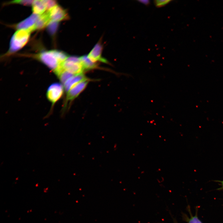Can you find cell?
<instances>
[{
    "label": "cell",
    "mask_w": 223,
    "mask_h": 223,
    "mask_svg": "<svg viewBox=\"0 0 223 223\" xmlns=\"http://www.w3.org/2000/svg\"><path fill=\"white\" fill-rule=\"evenodd\" d=\"M68 57L64 52L52 50L42 52L37 55L36 57L55 74Z\"/></svg>",
    "instance_id": "1"
},
{
    "label": "cell",
    "mask_w": 223,
    "mask_h": 223,
    "mask_svg": "<svg viewBox=\"0 0 223 223\" xmlns=\"http://www.w3.org/2000/svg\"><path fill=\"white\" fill-rule=\"evenodd\" d=\"M30 32L24 29L18 30L15 32L11 39L8 53H13L23 47L27 43Z\"/></svg>",
    "instance_id": "2"
},
{
    "label": "cell",
    "mask_w": 223,
    "mask_h": 223,
    "mask_svg": "<svg viewBox=\"0 0 223 223\" xmlns=\"http://www.w3.org/2000/svg\"><path fill=\"white\" fill-rule=\"evenodd\" d=\"M61 68L75 75L82 73L84 70L80 57L75 56H68L62 64Z\"/></svg>",
    "instance_id": "3"
},
{
    "label": "cell",
    "mask_w": 223,
    "mask_h": 223,
    "mask_svg": "<svg viewBox=\"0 0 223 223\" xmlns=\"http://www.w3.org/2000/svg\"><path fill=\"white\" fill-rule=\"evenodd\" d=\"M64 89L62 84L58 82L53 83L48 87L46 93V97L53 106L61 98Z\"/></svg>",
    "instance_id": "4"
},
{
    "label": "cell",
    "mask_w": 223,
    "mask_h": 223,
    "mask_svg": "<svg viewBox=\"0 0 223 223\" xmlns=\"http://www.w3.org/2000/svg\"><path fill=\"white\" fill-rule=\"evenodd\" d=\"M39 15L33 13L29 16L17 24L15 26L18 30L24 29L30 32L34 30L35 24L38 19Z\"/></svg>",
    "instance_id": "5"
},
{
    "label": "cell",
    "mask_w": 223,
    "mask_h": 223,
    "mask_svg": "<svg viewBox=\"0 0 223 223\" xmlns=\"http://www.w3.org/2000/svg\"><path fill=\"white\" fill-rule=\"evenodd\" d=\"M48 11L49 12L50 21L59 22L62 20H66L68 17L66 11L57 5Z\"/></svg>",
    "instance_id": "6"
},
{
    "label": "cell",
    "mask_w": 223,
    "mask_h": 223,
    "mask_svg": "<svg viewBox=\"0 0 223 223\" xmlns=\"http://www.w3.org/2000/svg\"><path fill=\"white\" fill-rule=\"evenodd\" d=\"M89 80L82 81L72 88L67 92L66 102L70 101L77 98L86 87Z\"/></svg>",
    "instance_id": "7"
},
{
    "label": "cell",
    "mask_w": 223,
    "mask_h": 223,
    "mask_svg": "<svg viewBox=\"0 0 223 223\" xmlns=\"http://www.w3.org/2000/svg\"><path fill=\"white\" fill-rule=\"evenodd\" d=\"M103 48L101 42L99 41L95 45L88 55V58L94 62L99 61L107 63V60L102 56Z\"/></svg>",
    "instance_id": "8"
},
{
    "label": "cell",
    "mask_w": 223,
    "mask_h": 223,
    "mask_svg": "<svg viewBox=\"0 0 223 223\" xmlns=\"http://www.w3.org/2000/svg\"><path fill=\"white\" fill-rule=\"evenodd\" d=\"M88 79L82 73L76 75L68 79L63 85L64 89L68 92L72 88L80 82Z\"/></svg>",
    "instance_id": "9"
},
{
    "label": "cell",
    "mask_w": 223,
    "mask_h": 223,
    "mask_svg": "<svg viewBox=\"0 0 223 223\" xmlns=\"http://www.w3.org/2000/svg\"><path fill=\"white\" fill-rule=\"evenodd\" d=\"M50 21L48 11L40 15L37 19L34 27V30L41 29L47 26Z\"/></svg>",
    "instance_id": "10"
},
{
    "label": "cell",
    "mask_w": 223,
    "mask_h": 223,
    "mask_svg": "<svg viewBox=\"0 0 223 223\" xmlns=\"http://www.w3.org/2000/svg\"><path fill=\"white\" fill-rule=\"evenodd\" d=\"M32 6L33 13L41 15L47 10L45 0H34Z\"/></svg>",
    "instance_id": "11"
},
{
    "label": "cell",
    "mask_w": 223,
    "mask_h": 223,
    "mask_svg": "<svg viewBox=\"0 0 223 223\" xmlns=\"http://www.w3.org/2000/svg\"><path fill=\"white\" fill-rule=\"evenodd\" d=\"M81 62L84 70H90L97 68V64L91 60L88 55H84L80 57Z\"/></svg>",
    "instance_id": "12"
},
{
    "label": "cell",
    "mask_w": 223,
    "mask_h": 223,
    "mask_svg": "<svg viewBox=\"0 0 223 223\" xmlns=\"http://www.w3.org/2000/svg\"><path fill=\"white\" fill-rule=\"evenodd\" d=\"M190 208L188 207L187 208L190 214V217H188L186 214L183 213L182 216L183 220L187 223H202L198 218L197 216V212H196V214L194 216H193L191 215Z\"/></svg>",
    "instance_id": "13"
},
{
    "label": "cell",
    "mask_w": 223,
    "mask_h": 223,
    "mask_svg": "<svg viewBox=\"0 0 223 223\" xmlns=\"http://www.w3.org/2000/svg\"><path fill=\"white\" fill-rule=\"evenodd\" d=\"M59 25V22L50 21L47 25V30L50 34L54 35L56 32Z\"/></svg>",
    "instance_id": "14"
},
{
    "label": "cell",
    "mask_w": 223,
    "mask_h": 223,
    "mask_svg": "<svg viewBox=\"0 0 223 223\" xmlns=\"http://www.w3.org/2000/svg\"><path fill=\"white\" fill-rule=\"evenodd\" d=\"M172 1L170 0H155L154 2L156 7L160 8L164 7Z\"/></svg>",
    "instance_id": "15"
},
{
    "label": "cell",
    "mask_w": 223,
    "mask_h": 223,
    "mask_svg": "<svg viewBox=\"0 0 223 223\" xmlns=\"http://www.w3.org/2000/svg\"><path fill=\"white\" fill-rule=\"evenodd\" d=\"M34 0H14L10 2V4L18 3L22 4L24 5H32Z\"/></svg>",
    "instance_id": "16"
},
{
    "label": "cell",
    "mask_w": 223,
    "mask_h": 223,
    "mask_svg": "<svg viewBox=\"0 0 223 223\" xmlns=\"http://www.w3.org/2000/svg\"><path fill=\"white\" fill-rule=\"evenodd\" d=\"M46 9L48 11L50 10L55 6L57 5L56 1L53 0H45Z\"/></svg>",
    "instance_id": "17"
},
{
    "label": "cell",
    "mask_w": 223,
    "mask_h": 223,
    "mask_svg": "<svg viewBox=\"0 0 223 223\" xmlns=\"http://www.w3.org/2000/svg\"><path fill=\"white\" fill-rule=\"evenodd\" d=\"M137 1L139 2L142 3L146 6H149L150 4V1L148 0H138Z\"/></svg>",
    "instance_id": "18"
},
{
    "label": "cell",
    "mask_w": 223,
    "mask_h": 223,
    "mask_svg": "<svg viewBox=\"0 0 223 223\" xmlns=\"http://www.w3.org/2000/svg\"><path fill=\"white\" fill-rule=\"evenodd\" d=\"M214 181L220 183L221 186V187L217 189V190H223V180H215Z\"/></svg>",
    "instance_id": "19"
},
{
    "label": "cell",
    "mask_w": 223,
    "mask_h": 223,
    "mask_svg": "<svg viewBox=\"0 0 223 223\" xmlns=\"http://www.w3.org/2000/svg\"><path fill=\"white\" fill-rule=\"evenodd\" d=\"M173 221L174 223H178L176 220L174 218H173Z\"/></svg>",
    "instance_id": "20"
}]
</instances>
